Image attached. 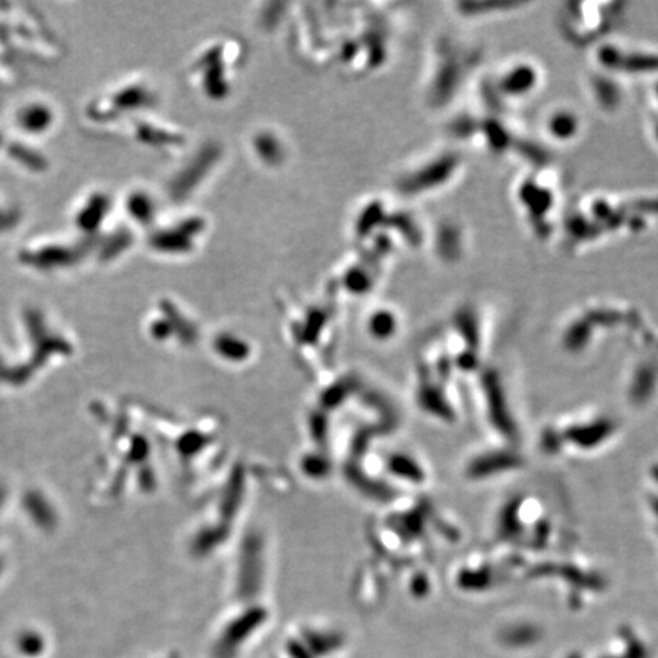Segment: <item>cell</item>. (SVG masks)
Here are the masks:
<instances>
[{
  "instance_id": "cell-1",
  "label": "cell",
  "mask_w": 658,
  "mask_h": 658,
  "mask_svg": "<svg viewBox=\"0 0 658 658\" xmlns=\"http://www.w3.org/2000/svg\"><path fill=\"white\" fill-rule=\"evenodd\" d=\"M550 135L555 136L556 139H572L578 131V119L573 113L558 112L550 116V121H547Z\"/></svg>"
}]
</instances>
